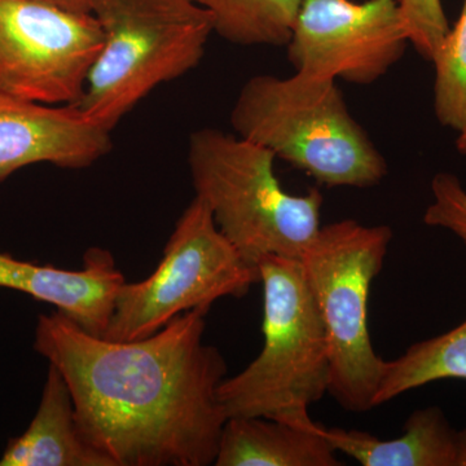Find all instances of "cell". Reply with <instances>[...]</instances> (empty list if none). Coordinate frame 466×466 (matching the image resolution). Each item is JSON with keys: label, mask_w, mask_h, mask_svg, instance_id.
I'll use <instances>...</instances> for the list:
<instances>
[{"label": "cell", "mask_w": 466, "mask_h": 466, "mask_svg": "<svg viewBox=\"0 0 466 466\" xmlns=\"http://www.w3.org/2000/svg\"><path fill=\"white\" fill-rule=\"evenodd\" d=\"M210 309L137 341H112L60 311L42 314L34 349L69 386L86 441L115 466H208L228 416L227 363L204 342Z\"/></svg>", "instance_id": "1"}, {"label": "cell", "mask_w": 466, "mask_h": 466, "mask_svg": "<svg viewBox=\"0 0 466 466\" xmlns=\"http://www.w3.org/2000/svg\"><path fill=\"white\" fill-rule=\"evenodd\" d=\"M231 125L321 186L370 188L388 175L385 157L334 79L300 72L251 76L233 104Z\"/></svg>", "instance_id": "2"}, {"label": "cell", "mask_w": 466, "mask_h": 466, "mask_svg": "<svg viewBox=\"0 0 466 466\" xmlns=\"http://www.w3.org/2000/svg\"><path fill=\"white\" fill-rule=\"evenodd\" d=\"M275 155L238 135L205 127L189 137L193 188L219 231L251 266L267 256L300 259L319 229L324 198L291 195L275 174Z\"/></svg>", "instance_id": "3"}, {"label": "cell", "mask_w": 466, "mask_h": 466, "mask_svg": "<svg viewBox=\"0 0 466 466\" xmlns=\"http://www.w3.org/2000/svg\"><path fill=\"white\" fill-rule=\"evenodd\" d=\"M263 287L258 357L225 379L219 400L228 417L311 422L309 408L329 390V349L323 319L299 259L267 256L257 265Z\"/></svg>", "instance_id": "4"}, {"label": "cell", "mask_w": 466, "mask_h": 466, "mask_svg": "<svg viewBox=\"0 0 466 466\" xmlns=\"http://www.w3.org/2000/svg\"><path fill=\"white\" fill-rule=\"evenodd\" d=\"M91 14L103 46L76 106L109 131L158 86L195 69L213 34L193 0H94Z\"/></svg>", "instance_id": "5"}, {"label": "cell", "mask_w": 466, "mask_h": 466, "mask_svg": "<svg viewBox=\"0 0 466 466\" xmlns=\"http://www.w3.org/2000/svg\"><path fill=\"white\" fill-rule=\"evenodd\" d=\"M392 231L343 219L321 226L300 257L329 349V394L349 412L376 408L385 361L368 332V297L381 272Z\"/></svg>", "instance_id": "6"}, {"label": "cell", "mask_w": 466, "mask_h": 466, "mask_svg": "<svg viewBox=\"0 0 466 466\" xmlns=\"http://www.w3.org/2000/svg\"><path fill=\"white\" fill-rule=\"evenodd\" d=\"M257 283L258 268L244 259L195 196L177 219L157 269L140 283L122 285L101 336L119 342L147 339L177 315L210 309L226 297L240 299Z\"/></svg>", "instance_id": "7"}, {"label": "cell", "mask_w": 466, "mask_h": 466, "mask_svg": "<svg viewBox=\"0 0 466 466\" xmlns=\"http://www.w3.org/2000/svg\"><path fill=\"white\" fill-rule=\"evenodd\" d=\"M103 46L92 14L46 0H0V91L21 99L76 104Z\"/></svg>", "instance_id": "8"}, {"label": "cell", "mask_w": 466, "mask_h": 466, "mask_svg": "<svg viewBox=\"0 0 466 466\" xmlns=\"http://www.w3.org/2000/svg\"><path fill=\"white\" fill-rule=\"evenodd\" d=\"M408 46L398 0H303L285 47L296 72L370 86Z\"/></svg>", "instance_id": "9"}, {"label": "cell", "mask_w": 466, "mask_h": 466, "mask_svg": "<svg viewBox=\"0 0 466 466\" xmlns=\"http://www.w3.org/2000/svg\"><path fill=\"white\" fill-rule=\"evenodd\" d=\"M112 149V131L76 104L51 106L0 91V183L30 165L87 168Z\"/></svg>", "instance_id": "10"}, {"label": "cell", "mask_w": 466, "mask_h": 466, "mask_svg": "<svg viewBox=\"0 0 466 466\" xmlns=\"http://www.w3.org/2000/svg\"><path fill=\"white\" fill-rule=\"evenodd\" d=\"M126 283L109 251L92 248L78 271L42 266L0 253V288L25 293L101 336L112 318L116 294Z\"/></svg>", "instance_id": "11"}, {"label": "cell", "mask_w": 466, "mask_h": 466, "mask_svg": "<svg viewBox=\"0 0 466 466\" xmlns=\"http://www.w3.org/2000/svg\"><path fill=\"white\" fill-rule=\"evenodd\" d=\"M320 431L337 452L364 466H466V428L455 431L438 407L416 410L394 440L321 425Z\"/></svg>", "instance_id": "12"}, {"label": "cell", "mask_w": 466, "mask_h": 466, "mask_svg": "<svg viewBox=\"0 0 466 466\" xmlns=\"http://www.w3.org/2000/svg\"><path fill=\"white\" fill-rule=\"evenodd\" d=\"M0 466H115L79 428L69 386L48 367L41 403L25 433L8 441Z\"/></svg>", "instance_id": "13"}, {"label": "cell", "mask_w": 466, "mask_h": 466, "mask_svg": "<svg viewBox=\"0 0 466 466\" xmlns=\"http://www.w3.org/2000/svg\"><path fill=\"white\" fill-rule=\"evenodd\" d=\"M214 465L339 466L320 425H293L267 417H228Z\"/></svg>", "instance_id": "14"}, {"label": "cell", "mask_w": 466, "mask_h": 466, "mask_svg": "<svg viewBox=\"0 0 466 466\" xmlns=\"http://www.w3.org/2000/svg\"><path fill=\"white\" fill-rule=\"evenodd\" d=\"M447 379L466 380V320L450 332L415 343L395 360L385 361L376 407Z\"/></svg>", "instance_id": "15"}, {"label": "cell", "mask_w": 466, "mask_h": 466, "mask_svg": "<svg viewBox=\"0 0 466 466\" xmlns=\"http://www.w3.org/2000/svg\"><path fill=\"white\" fill-rule=\"evenodd\" d=\"M211 18L213 33L236 46L285 47L303 0H193Z\"/></svg>", "instance_id": "16"}, {"label": "cell", "mask_w": 466, "mask_h": 466, "mask_svg": "<svg viewBox=\"0 0 466 466\" xmlns=\"http://www.w3.org/2000/svg\"><path fill=\"white\" fill-rule=\"evenodd\" d=\"M434 112L444 127H466V0L455 26L435 52Z\"/></svg>", "instance_id": "17"}, {"label": "cell", "mask_w": 466, "mask_h": 466, "mask_svg": "<svg viewBox=\"0 0 466 466\" xmlns=\"http://www.w3.org/2000/svg\"><path fill=\"white\" fill-rule=\"evenodd\" d=\"M410 45L425 60L431 61L450 32L441 0H398Z\"/></svg>", "instance_id": "18"}, {"label": "cell", "mask_w": 466, "mask_h": 466, "mask_svg": "<svg viewBox=\"0 0 466 466\" xmlns=\"http://www.w3.org/2000/svg\"><path fill=\"white\" fill-rule=\"evenodd\" d=\"M433 201L426 208L424 223L449 229L466 245V191L456 175L438 173L431 180Z\"/></svg>", "instance_id": "19"}, {"label": "cell", "mask_w": 466, "mask_h": 466, "mask_svg": "<svg viewBox=\"0 0 466 466\" xmlns=\"http://www.w3.org/2000/svg\"><path fill=\"white\" fill-rule=\"evenodd\" d=\"M58 7L66 8L67 11L81 12V14H91L92 3L94 0H46Z\"/></svg>", "instance_id": "20"}, {"label": "cell", "mask_w": 466, "mask_h": 466, "mask_svg": "<svg viewBox=\"0 0 466 466\" xmlns=\"http://www.w3.org/2000/svg\"><path fill=\"white\" fill-rule=\"evenodd\" d=\"M456 147L462 155L466 156V127L464 130L460 131L458 140H456Z\"/></svg>", "instance_id": "21"}]
</instances>
